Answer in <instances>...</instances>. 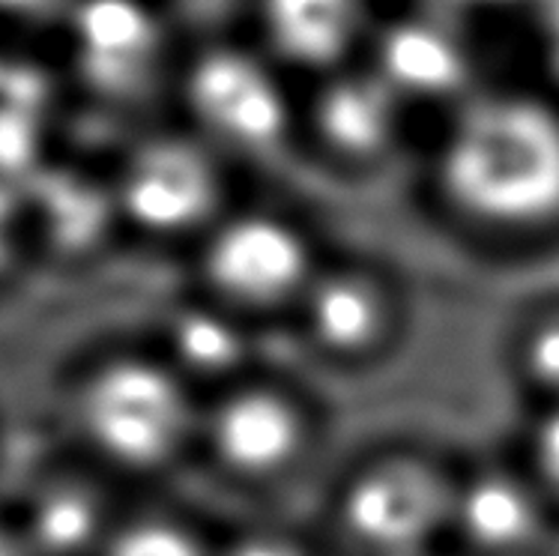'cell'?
Masks as SVG:
<instances>
[{"instance_id":"obj_1","label":"cell","mask_w":559,"mask_h":556,"mask_svg":"<svg viewBox=\"0 0 559 556\" xmlns=\"http://www.w3.org/2000/svg\"><path fill=\"white\" fill-rule=\"evenodd\" d=\"M428 216L491 261L559 249V108L524 91L473 93L423 162Z\"/></svg>"},{"instance_id":"obj_22","label":"cell","mask_w":559,"mask_h":556,"mask_svg":"<svg viewBox=\"0 0 559 556\" xmlns=\"http://www.w3.org/2000/svg\"><path fill=\"white\" fill-rule=\"evenodd\" d=\"M0 556H34V551L24 545L22 539L0 530Z\"/></svg>"},{"instance_id":"obj_10","label":"cell","mask_w":559,"mask_h":556,"mask_svg":"<svg viewBox=\"0 0 559 556\" xmlns=\"http://www.w3.org/2000/svg\"><path fill=\"white\" fill-rule=\"evenodd\" d=\"M407 111L411 105L377 69H338L323 79L299 117V141L335 177L368 180L401 159Z\"/></svg>"},{"instance_id":"obj_14","label":"cell","mask_w":559,"mask_h":556,"mask_svg":"<svg viewBox=\"0 0 559 556\" xmlns=\"http://www.w3.org/2000/svg\"><path fill=\"white\" fill-rule=\"evenodd\" d=\"M261 15L278 60L332 75L359 36L362 0H261Z\"/></svg>"},{"instance_id":"obj_16","label":"cell","mask_w":559,"mask_h":556,"mask_svg":"<svg viewBox=\"0 0 559 556\" xmlns=\"http://www.w3.org/2000/svg\"><path fill=\"white\" fill-rule=\"evenodd\" d=\"M115 523L96 490L63 482L36 497L24 545L43 556H99Z\"/></svg>"},{"instance_id":"obj_18","label":"cell","mask_w":559,"mask_h":556,"mask_svg":"<svg viewBox=\"0 0 559 556\" xmlns=\"http://www.w3.org/2000/svg\"><path fill=\"white\" fill-rule=\"evenodd\" d=\"M218 556H332L318 523L254 509L218 530Z\"/></svg>"},{"instance_id":"obj_12","label":"cell","mask_w":559,"mask_h":556,"mask_svg":"<svg viewBox=\"0 0 559 556\" xmlns=\"http://www.w3.org/2000/svg\"><path fill=\"white\" fill-rule=\"evenodd\" d=\"M84 69L105 93L135 96L159 55V31L135 0H87L79 12Z\"/></svg>"},{"instance_id":"obj_19","label":"cell","mask_w":559,"mask_h":556,"mask_svg":"<svg viewBox=\"0 0 559 556\" xmlns=\"http://www.w3.org/2000/svg\"><path fill=\"white\" fill-rule=\"evenodd\" d=\"M506 446L524 464L559 518V404L524 410V419Z\"/></svg>"},{"instance_id":"obj_20","label":"cell","mask_w":559,"mask_h":556,"mask_svg":"<svg viewBox=\"0 0 559 556\" xmlns=\"http://www.w3.org/2000/svg\"><path fill=\"white\" fill-rule=\"evenodd\" d=\"M31 150V123L19 108L0 111V159L22 162Z\"/></svg>"},{"instance_id":"obj_7","label":"cell","mask_w":559,"mask_h":556,"mask_svg":"<svg viewBox=\"0 0 559 556\" xmlns=\"http://www.w3.org/2000/svg\"><path fill=\"white\" fill-rule=\"evenodd\" d=\"M111 186L123 225L189 251L242 198L234 165L192 129L144 138Z\"/></svg>"},{"instance_id":"obj_17","label":"cell","mask_w":559,"mask_h":556,"mask_svg":"<svg viewBox=\"0 0 559 556\" xmlns=\"http://www.w3.org/2000/svg\"><path fill=\"white\" fill-rule=\"evenodd\" d=\"M218 530L189 511H141L115 523L99 556H218Z\"/></svg>"},{"instance_id":"obj_4","label":"cell","mask_w":559,"mask_h":556,"mask_svg":"<svg viewBox=\"0 0 559 556\" xmlns=\"http://www.w3.org/2000/svg\"><path fill=\"white\" fill-rule=\"evenodd\" d=\"M201 404L171 363L153 351H120L84 377L75 416L84 443L135 478H162L194 464Z\"/></svg>"},{"instance_id":"obj_13","label":"cell","mask_w":559,"mask_h":556,"mask_svg":"<svg viewBox=\"0 0 559 556\" xmlns=\"http://www.w3.org/2000/svg\"><path fill=\"white\" fill-rule=\"evenodd\" d=\"M377 72L399 91L407 105H461L469 91V57L445 27L431 22H407L392 27L377 57Z\"/></svg>"},{"instance_id":"obj_21","label":"cell","mask_w":559,"mask_h":556,"mask_svg":"<svg viewBox=\"0 0 559 556\" xmlns=\"http://www.w3.org/2000/svg\"><path fill=\"white\" fill-rule=\"evenodd\" d=\"M12 242H15V206L7 189L0 186V267L10 261Z\"/></svg>"},{"instance_id":"obj_8","label":"cell","mask_w":559,"mask_h":556,"mask_svg":"<svg viewBox=\"0 0 559 556\" xmlns=\"http://www.w3.org/2000/svg\"><path fill=\"white\" fill-rule=\"evenodd\" d=\"M192 132L237 165L285 156L299 138V114L273 67L242 48H210L186 72Z\"/></svg>"},{"instance_id":"obj_6","label":"cell","mask_w":559,"mask_h":556,"mask_svg":"<svg viewBox=\"0 0 559 556\" xmlns=\"http://www.w3.org/2000/svg\"><path fill=\"white\" fill-rule=\"evenodd\" d=\"M411 330V291L377 255L332 249L287 323L309 363L332 375H366L389 363Z\"/></svg>"},{"instance_id":"obj_9","label":"cell","mask_w":559,"mask_h":556,"mask_svg":"<svg viewBox=\"0 0 559 556\" xmlns=\"http://www.w3.org/2000/svg\"><path fill=\"white\" fill-rule=\"evenodd\" d=\"M445 556H559V518L509 446L457 454Z\"/></svg>"},{"instance_id":"obj_15","label":"cell","mask_w":559,"mask_h":556,"mask_svg":"<svg viewBox=\"0 0 559 556\" xmlns=\"http://www.w3.org/2000/svg\"><path fill=\"white\" fill-rule=\"evenodd\" d=\"M506 377L521 407L559 404V291L526 299L502 339Z\"/></svg>"},{"instance_id":"obj_11","label":"cell","mask_w":559,"mask_h":556,"mask_svg":"<svg viewBox=\"0 0 559 556\" xmlns=\"http://www.w3.org/2000/svg\"><path fill=\"white\" fill-rule=\"evenodd\" d=\"M266 335L270 332L258 323L192 291L168 308L156 351L198 395L206 398L273 363L266 356Z\"/></svg>"},{"instance_id":"obj_2","label":"cell","mask_w":559,"mask_h":556,"mask_svg":"<svg viewBox=\"0 0 559 556\" xmlns=\"http://www.w3.org/2000/svg\"><path fill=\"white\" fill-rule=\"evenodd\" d=\"M330 443L323 398L294 371L266 363L201 404L194 464L246 502V511L282 509L318 470Z\"/></svg>"},{"instance_id":"obj_5","label":"cell","mask_w":559,"mask_h":556,"mask_svg":"<svg viewBox=\"0 0 559 556\" xmlns=\"http://www.w3.org/2000/svg\"><path fill=\"white\" fill-rule=\"evenodd\" d=\"M330 251L309 216L242 194L189 251L192 291L261 330H287Z\"/></svg>"},{"instance_id":"obj_3","label":"cell","mask_w":559,"mask_h":556,"mask_svg":"<svg viewBox=\"0 0 559 556\" xmlns=\"http://www.w3.org/2000/svg\"><path fill=\"white\" fill-rule=\"evenodd\" d=\"M455 470L443 446L374 440L326 476L311 521L332 556H445Z\"/></svg>"}]
</instances>
